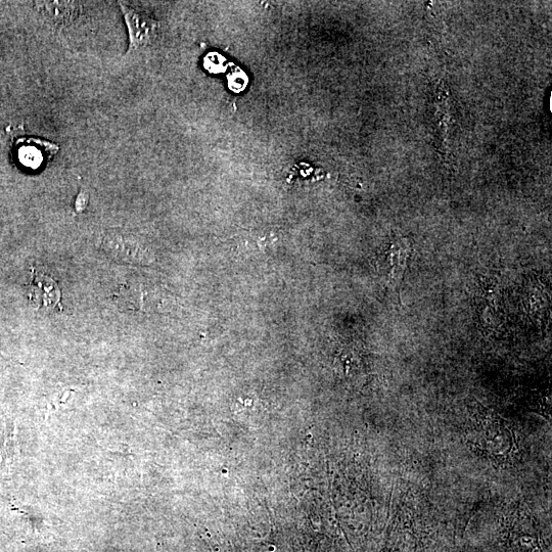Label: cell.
<instances>
[{
  "label": "cell",
  "instance_id": "1",
  "mask_svg": "<svg viewBox=\"0 0 552 552\" xmlns=\"http://www.w3.org/2000/svg\"><path fill=\"white\" fill-rule=\"evenodd\" d=\"M468 429V441L484 456L498 463H508L515 455L517 444L508 423L477 402Z\"/></svg>",
  "mask_w": 552,
  "mask_h": 552
},
{
  "label": "cell",
  "instance_id": "2",
  "mask_svg": "<svg viewBox=\"0 0 552 552\" xmlns=\"http://www.w3.org/2000/svg\"><path fill=\"white\" fill-rule=\"evenodd\" d=\"M513 552H542L538 531L526 514L516 517L509 535Z\"/></svg>",
  "mask_w": 552,
  "mask_h": 552
},
{
  "label": "cell",
  "instance_id": "3",
  "mask_svg": "<svg viewBox=\"0 0 552 552\" xmlns=\"http://www.w3.org/2000/svg\"><path fill=\"white\" fill-rule=\"evenodd\" d=\"M119 5L128 29L130 41L129 51L142 48V46L146 45L151 40L156 29V23L146 16L135 12L123 3Z\"/></svg>",
  "mask_w": 552,
  "mask_h": 552
},
{
  "label": "cell",
  "instance_id": "4",
  "mask_svg": "<svg viewBox=\"0 0 552 552\" xmlns=\"http://www.w3.org/2000/svg\"><path fill=\"white\" fill-rule=\"evenodd\" d=\"M104 249L117 260L133 264H147L150 255L144 247L129 237L110 235L104 241Z\"/></svg>",
  "mask_w": 552,
  "mask_h": 552
},
{
  "label": "cell",
  "instance_id": "5",
  "mask_svg": "<svg viewBox=\"0 0 552 552\" xmlns=\"http://www.w3.org/2000/svg\"><path fill=\"white\" fill-rule=\"evenodd\" d=\"M411 252V243L406 239L395 241L389 252V283L392 290L397 293L398 298H400V289Z\"/></svg>",
  "mask_w": 552,
  "mask_h": 552
},
{
  "label": "cell",
  "instance_id": "6",
  "mask_svg": "<svg viewBox=\"0 0 552 552\" xmlns=\"http://www.w3.org/2000/svg\"><path fill=\"white\" fill-rule=\"evenodd\" d=\"M58 151L59 147L55 144L30 138L27 145L20 148L19 159L23 165L36 169L41 166L48 155H55Z\"/></svg>",
  "mask_w": 552,
  "mask_h": 552
},
{
  "label": "cell",
  "instance_id": "7",
  "mask_svg": "<svg viewBox=\"0 0 552 552\" xmlns=\"http://www.w3.org/2000/svg\"><path fill=\"white\" fill-rule=\"evenodd\" d=\"M42 7L45 16L59 25L69 23L76 16L79 8L77 4L69 2L43 3Z\"/></svg>",
  "mask_w": 552,
  "mask_h": 552
},
{
  "label": "cell",
  "instance_id": "8",
  "mask_svg": "<svg viewBox=\"0 0 552 552\" xmlns=\"http://www.w3.org/2000/svg\"><path fill=\"white\" fill-rule=\"evenodd\" d=\"M228 84L230 89L234 90L235 92H241L246 88L248 84V77L241 70L235 71L234 73L229 75Z\"/></svg>",
  "mask_w": 552,
  "mask_h": 552
},
{
  "label": "cell",
  "instance_id": "9",
  "mask_svg": "<svg viewBox=\"0 0 552 552\" xmlns=\"http://www.w3.org/2000/svg\"><path fill=\"white\" fill-rule=\"evenodd\" d=\"M225 66H226L225 59L216 53L208 55L205 59V67L211 73L223 72L225 69Z\"/></svg>",
  "mask_w": 552,
  "mask_h": 552
},
{
  "label": "cell",
  "instance_id": "10",
  "mask_svg": "<svg viewBox=\"0 0 552 552\" xmlns=\"http://www.w3.org/2000/svg\"><path fill=\"white\" fill-rule=\"evenodd\" d=\"M89 196L85 192H81L76 200V210L77 212H82L88 205Z\"/></svg>",
  "mask_w": 552,
  "mask_h": 552
}]
</instances>
